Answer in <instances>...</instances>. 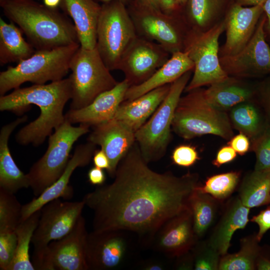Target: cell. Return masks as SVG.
I'll return each instance as SVG.
<instances>
[{
	"label": "cell",
	"mask_w": 270,
	"mask_h": 270,
	"mask_svg": "<svg viewBox=\"0 0 270 270\" xmlns=\"http://www.w3.org/2000/svg\"><path fill=\"white\" fill-rule=\"evenodd\" d=\"M114 182L82 200L94 213L93 230L130 231L153 238L168 220L189 207L197 174L180 176L152 170L136 142L119 162Z\"/></svg>",
	"instance_id": "cell-1"
},
{
	"label": "cell",
	"mask_w": 270,
	"mask_h": 270,
	"mask_svg": "<svg viewBox=\"0 0 270 270\" xmlns=\"http://www.w3.org/2000/svg\"><path fill=\"white\" fill-rule=\"evenodd\" d=\"M72 94L69 77L48 84L20 87L8 94L0 96V110L22 114L30 109L31 104L39 106V116L20 129L16 136L18 144L36 146L64 122V109L71 99Z\"/></svg>",
	"instance_id": "cell-2"
},
{
	"label": "cell",
	"mask_w": 270,
	"mask_h": 270,
	"mask_svg": "<svg viewBox=\"0 0 270 270\" xmlns=\"http://www.w3.org/2000/svg\"><path fill=\"white\" fill-rule=\"evenodd\" d=\"M0 6L5 16L18 26L36 50L80 44L74 24L57 8L34 0H8Z\"/></svg>",
	"instance_id": "cell-3"
},
{
	"label": "cell",
	"mask_w": 270,
	"mask_h": 270,
	"mask_svg": "<svg viewBox=\"0 0 270 270\" xmlns=\"http://www.w3.org/2000/svg\"><path fill=\"white\" fill-rule=\"evenodd\" d=\"M186 92L180 97L176 106L172 130L184 140L214 134L230 140L234 132L226 112L212 105L202 87Z\"/></svg>",
	"instance_id": "cell-4"
},
{
	"label": "cell",
	"mask_w": 270,
	"mask_h": 270,
	"mask_svg": "<svg viewBox=\"0 0 270 270\" xmlns=\"http://www.w3.org/2000/svg\"><path fill=\"white\" fill-rule=\"evenodd\" d=\"M75 44L48 50H36L28 58L0 72V96L26 82L36 84L61 80L70 70L72 56L80 47Z\"/></svg>",
	"instance_id": "cell-5"
},
{
	"label": "cell",
	"mask_w": 270,
	"mask_h": 270,
	"mask_svg": "<svg viewBox=\"0 0 270 270\" xmlns=\"http://www.w3.org/2000/svg\"><path fill=\"white\" fill-rule=\"evenodd\" d=\"M192 71L170 84L169 92L154 113L135 132L136 142L148 164L161 159L170 142L175 110L182 94L190 80Z\"/></svg>",
	"instance_id": "cell-6"
},
{
	"label": "cell",
	"mask_w": 270,
	"mask_h": 270,
	"mask_svg": "<svg viewBox=\"0 0 270 270\" xmlns=\"http://www.w3.org/2000/svg\"><path fill=\"white\" fill-rule=\"evenodd\" d=\"M137 36L124 3L112 0L102 4L97 25L96 47L110 70H118L123 54Z\"/></svg>",
	"instance_id": "cell-7"
},
{
	"label": "cell",
	"mask_w": 270,
	"mask_h": 270,
	"mask_svg": "<svg viewBox=\"0 0 270 270\" xmlns=\"http://www.w3.org/2000/svg\"><path fill=\"white\" fill-rule=\"evenodd\" d=\"M90 126H74L66 118L48 138L44 154L30 168L27 175L30 187L36 196L40 194L62 174L70 158L74 142L90 132Z\"/></svg>",
	"instance_id": "cell-8"
},
{
	"label": "cell",
	"mask_w": 270,
	"mask_h": 270,
	"mask_svg": "<svg viewBox=\"0 0 270 270\" xmlns=\"http://www.w3.org/2000/svg\"><path fill=\"white\" fill-rule=\"evenodd\" d=\"M127 8L138 36L156 42L170 54L183 50L190 28L182 10L167 14L134 0Z\"/></svg>",
	"instance_id": "cell-9"
},
{
	"label": "cell",
	"mask_w": 270,
	"mask_h": 270,
	"mask_svg": "<svg viewBox=\"0 0 270 270\" xmlns=\"http://www.w3.org/2000/svg\"><path fill=\"white\" fill-rule=\"evenodd\" d=\"M72 94L70 109L78 110L90 104L98 96L118 83L100 57L96 48L80 47L70 63Z\"/></svg>",
	"instance_id": "cell-10"
},
{
	"label": "cell",
	"mask_w": 270,
	"mask_h": 270,
	"mask_svg": "<svg viewBox=\"0 0 270 270\" xmlns=\"http://www.w3.org/2000/svg\"><path fill=\"white\" fill-rule=\"evenodd\" d=\"M224 19L208 30L190 29L184 45L185 52L194 64V74L184 92L211 85L228 76L221 66L219 56V38L225 31Z\"/></svg>",
	"instance_id": "cell-11"
},
{
	"label": "cell",
	"mask_w": 270,
	"mask_h": 270,
	"mask_svg": "<svg viewBox=\"0 0 270 270\" xmlns=\"http://www.w3.org/2000/svg\"><path fill=\"white\" fill-rule=\"evenodd\" d=\"M85 206L79 202L54 199L42 207L38 224L32 239V262L44 260L49 254L48 244L68 234L82 215Z\"/></svg>",
	"instance_id": "cell-12"
},
{
	"label": "cell",
	"mask_w": 270,
	"mask_h": 270,
	"mask_svg": "<svg viewBox=\"0 0 270 270\" xmlns=\"http://www.w3.org/2000/svg\"><path fill=\"white\" fill-rule=\"evenodd\" d=\"M266 20L264 12L251 39L240 52L220 56L221 66L228 76L246 78L270 74V46L264 32Z\"/></svg>",
	"instance_id": "cell-13"
},
{
	"label": "cell",
	"mask_w": 270,
	"mask_h": 270,
	"mask_svg": "<svg viewBox=\"0 0 270 270\" xmlns=\"http://www.w3.org/2000/svg\"><path fill=\"white\" fill-rule=\"evenodd\" d=\"M170 54L158 44L138 36L123 54L118 70L130 86L138 85L164 65Z\"/></svg>",
	"instance_id": "cell-14"
},
{
	"label": "cell",
	"mask_w": 270,
	"mask_h": 270,
	"mask_svg": "<svg viewBox=\"0 0 270 270\" xmlns=\"http://www.w3.org/2000/svg\"><path fill=\"white\" fill-rule=\"evenodd\" d=\"M124 232L93 230L88 233L86 246L88 270H111L122 262L128 248V242Z\"/></svg>",
	"instance_id": "cell-15"
},
{
	"label": "cell",
	"mask_w": 270,
	"mask_h": 270,
	"mask_svg": "<svg viewBox=\"0 0 270 270\" xmlns=\"http://www.w3.org/2000/svg\"><path fill=\"white\" fill-rule=\"evenodd\" d=\"M264 2L248 7L234 2L230 6L224 18L226 40L220 48V56L234 55L248 44L264 14Z\"/></svg>",
	"instance_id": "cell-16"
},
{
	"label": "cell",
	"mask_w": 270,
	"mask_h": 270,
	"mask_svg": "<svg viewBox=\"0 0 270 270\" xmlns=\"http://www.w3.org/2000/svg\"><path fill=\"white\" fill-rule=\"evenodd\" d=\"M92 126L88 142L100 146L106 154L110 163L108 172L114 178L119 162L136 142L135 132L114 118Z\"/></svg>",
	"instance_id": "cell-17"
},
{
	"label": "cell",
	"mask_w": 270,
	"mask_h": 270,
	"mask_svg": "<svg viewBox=\"0 0 270 270\" xmlns=\"http://www.w3.org/2000/svg\"><path fill=\"white\" fill-rule=\"evenodd\" d=\"M96 146L89 142L77 146L60 177L38 196L22 205L21 221L26 220L54 199L60 198L65 200L72 198L74 190L69 184L70 178L76 168L84 166L90 163L96 150Z\"/></svg>",
	"instance_id": "cell-18"
},
{
	"label": "cell",
	"mask_w": 270,
	"mask_h": 270,
	"mask_svg": "<svg viewBox=\"0 0 270 270\" xmlns=\"http://www.w3.org/2000/svg\"><path fill=\"white\" fill-rule=\"evenodd\" d=\"M154 237L156 248L168 256L178 257L191 250L198 238L194 231L190 208L166 221Z\"/></svg>",
	"instance_id": "cell-19"
},
{
	"label": "cell",
	"mask_w": 270,
	"mask_h": 270,
	"mask_svg": "<svg viewBox=\"0 0 270 270\" xmlns=\"http://www.w3.org/2000/svg\"><path fill=\"white\" fill-rule=\"evenodd\" d=\"M88 234L86 220L82 215L68 234L49 244L55 270H88L86 262Z\"/></svg>",
	"instance_id": "cell-20"
},
{
	"label": "cell",
	"mask_w": 270,
	"mask_h": 270,
	"mask_svg": "<svg viewBox=\"0 0 270 270\" xmlns=\"http://www.w3.org/2000/svg\"><path fill=\"white\" fill-rule=\"evenodd\" d=\"M130 86L128 80L124 78L112 88L100 94L86 106L70 109L65 118L72 124L78 123L90 126L112 120L124 101Z\"/></svg>",
	"instance_id": "cell-21"
},
{
	"label": "cell",
	"mask_w": 270,
	"mask_h": 270,
	"mask_svg": "<svg viewBox=\"0 0 270 270\" xmlns=\"http://www.w3.org/2000/svg\"><path fill=\"white\" fill-rule=\"evenodd\" d=\"M60 7L72 20L80 47L86 50L96 48L102 5L94 0H61Z\"/></svg>",
	"instance_id": "cell-22"
},
{
	"label": "cell",
	"mask_w": 270,
	"mask_h": 270,
	"mask_svg": "<svg viewBox=\"0 0 270 270\" xmlns=\"http://www.w3.org/2000/svg\"><path fill=\"white\" fill-rule=\"evenodd\" d=\"M194 68L193 62L185 52H175L147 80L140 84L130 86L126 92L124 101L133 100L156 88L170 84Z\"/></svg>",
	"instance_id": "cell-23"
},
{
	"label": "cell",
	"mask_w": 270,
	"mask_h": 270,
	"mask_svg": "<svg viewBox=\"0 0 270 270\" xmlns=\"http://www.w3.org/2000/svg\"><path fill=\"white\" fill-rule=\"evenodd\" d=\"M170 84L156 88L133 100L124 101L114 118L122 121L136 132L150 118L166 96Z\"/></svg>",
	"instance_id": "cell-24"
},
{
	"label": "cell",
	"mask_w": 270,
	"mask_h": 270,
	"mask_svg": "<svg viewBox=\"0 0 270 270\" xmlns=\"http://www.w3.org/2000/svg\"><path fill=\"white\" fill-rule=\"evenodd\" d=\"M256 83L244 78L228 76L226 79L210 85L204 89L208 101L214 107L225 112L243 102L254 99Z\"/></svg>",
	"instance_id": "cell-25"
},
{
	"label": "cell",
	"mask_w": 270,
	"mask_h": 270,
	"mask_svg": "<svg viewBox=\"0 0 270 270\" xmlns=\"http://www.w3.org/2000/svg\"><path fill=\"white\" fill-rule=\"evenodd\" d=\"M27 116L18 118L4 126L0 132V188L15 194L30 187L27 174H24L14 162L8 145L11 134L20 124L27 120Z\"/></svg>",
	"instance_id": "cell-26"
},
{
	"label": "cell",
	"mask_w": 270,
	"mask_h": 270,
	"mask_svg": "<svg viewBox=\"0 0 270 270\" xmlns=\"http://www.w3.org/2000/svg\"><path fill=\"white\" fill-rule=\"evenodd\" d=\"M234 0H186L182 9L190 29L204 32L223 20Z\"/></svg>",
	"instance_id": "cell-27"
},
{
	"label": "cell",
	"mask_w": 270,
	"mask_h": 270,
	"mask_svg": "<svg viewBox=\"0 0 270 270\" xmlns=\"http://www.w3.org/2000/svg\"><path fill=\"white\" fill-rule=\"evenodd\" d=\"M250 210V208L244 206L239 198L228 204L208 240L222 256L227 254L234 232L247 224Z\"/></svg>",
	"instance_id": "cell-28"
},
{
	"label": "cell",
	"mask_w": 270,
	"mask_h": 270,
	"mask_svg": "<svg viewBox=\"0 0 270 270\" xmlns=\"http://www.w3.org/2000/svg\"><path fill=\"white\" fill-rule=\"evenodd\" d=\"M230 110L228 116L232 128L246 136L250 142L260 136L268 126L255 98L239 103Z\"/></svg>",
	"instance_id": "cell-29"
},
{
	"label": "cell",
	"mask_w": 270,
	"mask_h": 270,
	"mask_svg": "<svg viewBox=\"0 0 270 270\" xmlns=\"http://www.w3.org/2000/svg\"><path fill=\"white\" fill-rule=\"evenodd\" d=\"M35 51L34 47L25 40L22 31L14 23L6 22L0 18V66L19 62L30 57Z\"/></svg>",
	"instance_id": "cell-30"
},
{
	"label": "cell",
	"mask_w": 270,
	"mask_h": 270,
	"mask_svg": "<svg viewBox=\"0 0 270 270\" xmlns=\"http://www.w3.org/2000/svg\"><path fill=\"white\" fill-rule=\"evenodd\" d=\"M242 204L249 208L270 204V170H254L246 175L239 190Z\"/></svg>",
	"instance_id": "cell-31"
},
{
	"label": "cell",
	"mask_w": 270,
	"mask_h": 270,
	"mask_svg": "<svg viewBox=\"0 0 270 270\" xmlns=\"http://www.w3.org/2000/svg\"><path fill=\"white\" fill-rule=\"evenodd\" d=\"M40 215V210L21 221L16 227V247L9 270H35L30 260L29 249Z\"/></svg>",
	"instance_id": "cell-32"
},
{
	"label": "cell",
	"mask_w": 270,
	"mask_h": 270,
	"mask_svg": "<svg viewBox=\"0 0 270 270\" xmlns=\"http://www.w3.org/2000/svg\"><path fill=\"white\" fill-rule=\"evenodd\" d=\"M219 202L211 195L196 190L189 201L194 229L198 238L202 236L213 224Z\"/></svg>",
	"instance_id": "cell-33"
},
{
	"label": "cell",
	"mask_w": 270,
	"mask_h": 270,
	"mask_svg": "<svg viewBox=\"0 0 270 270\" xmlns=\"http://www.w3.org/2000/svg\"><path fill=\"white\" fill-rule=\"evenodd\" d=\"M259 242L256 236L245 237L240 240V248L234 254L221 256L218 270H253L256 269V262L260 255Z\"/></svg>",
	"instance_id": "cell-34"
},
{
	"label": "cell",
	"mask_w": 270,
	"mask_h": 270,
	"mask_svg": "<svg viewBox=\"0 0 270 270\" xmlns=\"http://www.w3.org/2000/svg\"><path fill=\"white\" fill-rule=\"evenodd\" d=\"M240 172H230L212 176L204 184H200L196 190L208 194L219 202L227 198L234 192L240 180Z\"/></svg>",
	"instance_id": "cell-35"
},
{
	"label": "cell",
	"mask_w": 270,
	"mask_h": 270,
	"mask_svg": "<svg viewBox=\"0 0 270 270\" xmlns=\"http://www.w3.org/2000/svg\"><path fill=\"white\" fill-rule=\"evenodd\" d=\"M22 206L14 194L0 188V233L15 232L21 222Z\"/></svg>",
	"instance_id": "cell-36"
},
{
	"label": "cell",
	"mask_w": 270,
	"mask_h": 270,
	"mask_svg": "<svg viewBox=\"0 0 270 270\" xmlns=\"http://www.w3.org/2000/svg\"><path fill=\"white\" fill-rule=\"evenodd\" d=\"M196 270H217L222 256L208 242H197L192 248Z\"/></svg>",
	"instance_id": "cell-37"
},
{
	"label": "cell",
	"mask_w": 270,
	"mask_h": 270,
	"mask_svg": "<svg viewBox=\"0 0 270 270\" xmlns=\"http://www.w3.org/2000/svg\"><path fill=\"white\" fill-rule=\"evenodd\" d=\"M250 150L256 154L254 170H270V126L251 142Z\"/></svg>",
	"instance_id": "cell-38"
},
{
	"label": "cell",
	"mask_w": 270,
	"mask_h": 270,
	"mask_svg": "<svg viewBox=\"0 0 270 270\" xmlns=\"http://www.w3.org/2000/svg\"><path fill=\"white\" fill-rule=\"evenodd\" d=\"M17 244L16 232L0 233V269L9 270Z\"/></svg>",
	"instance_id": "cell-39"
},
{
	"label": "cell",
	"mask_w": 270,
	"mask_h": 270,
	"mask_svg": "<svg viewBox=\"0 0 270 270\" xmlns=\"http://www.w3.org/2000/svg\"><path fill=\"white\" fill-rule=\"evenodd\" d=\"M174 164L183 167H189L200 160L198 152L195 147L182 144L175 148L172 154Z\"/></svg>",
	"instance_id": "cell-40"
},
{
	"label": "cell",
	"mask_w": 270,
	"mask_h": 270,
	"mask_svg": "<svg viewBox=\"0 0 270 270\" xmlns=\"http://www.w3.org/2000/svg\"><path fill=\"white\" fill-rule=\"evenodd\" d=\"M254 98L262 110L268 125L270 126V74L256 83Z\"/></svg>",
	"instance_id": "cell-41"
},
{
	"label": "cell",
	"mask_w": 270,
	"mask_h": 270,
	"mask_svg": "<svg viewBox=\"0 0 270 270\" xmlns=\"http://www.w3.org/2000/svg\"><path fill=\"white\" fill-rule=\"evenodd\" d=\"M250 221L256 223L258 226L259 230L256 237L260 242L264 234L270 229V206L253 216Z\"/></svg>",
	"instance_id": "cell-42"
},
{
	"label": "cell",
	"mask_w": 270,
	"mask_h": 270,
	"mask_svg": "<svg viewBox=\"0 0 270 270\" xmlns=\"http://www.w3.org/2000/svg\"><path fill=\"white\" fill-rule=\"evenodd\" d=\"M228 144L230 146L236 153L244 155L250 149L251 142L245 134L240 133L234 136L228 141Z\"/></svg>",
	"instance_id": "cell-43"
},
{
	"label": "cell",
	"mask_w": 270,
	"mask_h": 270,
	"mask_svg": "<svg viewBox=\"0 0 270 270\" xmlns=\"http://www.w3.org/2000/svg\"><path fill=\"white\" fill-rule=\"evenodd\" d=\"M237 156L236 152L230 146H224L217 152L212 164L218 168L222 165L232 161Z\"/></svg>",
	"instance_id": "cell-44"
},
{
	"label": "cell",
	"mask_w": 270,
	"mask_h": 270,
	"mask_svg": "<svg viewBox=\"0 0 270 270\" xmlns=\"http://www.w3.org/2000/svg\"><path fill=\"white\" fill-rule=\"evenodd\" d=\"M88 177L91 184L98 186L102 185L106 178L104 170L96 166L88 170Z\"/></svg>",
	"instance_id": "cell-45"
},
{
	"label": "cell",
	"mask_w": 270,
	"mask_h": 270,
	"mask_svg": "<svg viewBox=\"0 0 270 270\" xmlns=\"http://www.w3.org/2000/svg\"><path fill=\"white\" fill-rule=\"evenodd\" d=\"M92 160L94 166L102 169L106 170L107 172L110 168V163L106 154L100 148L96 150Z\"/></svg>",
	"instance_id": "cell-46"
},
{
	"label": "cell",
	"mask_w": 270,
	"mask_h": 270,
	"mask_svg": "<svg viewBox=\"0 0 270 270\" xmlns=\"http://www.w3.org/2000/svg\"><path fill=\"white\" fill-rule=\"evenodd\" d=\"M178 260L176 267L180 270H191L194 268V258L190 250L177 257Z\"/></svg>",
	"instance_id": "cell-47"
},
{
	"label": "cell",
	"mask_w": 270,
	"mask_h": 270,
	"mask_svg": "<svg viewBox=\"0 0 270 270\" xmlns=\"http://www.w3.org/2000/svg\"><path fill=\"white\" fill-rule=\"evenodd\" d=\"M159 2L161 10L167 14L182 10L176 6L174 0H159Z\"/></svg>",
	"instance_id": "cell-48"
},
{
	"label": "cell",
	"mask_w": 270,
	"mask_h": 270,
	"mask_svg": "<svg viewBox=\"0 0 270 270\" xmlns=\"http://www.w3.org/2000/svg\"><path fill=\"white\" fill-rule=\"evenodd\" d=\"M264 12L266 20L264 24V32L266 38H270V0H266L263 6Z\"/></svg>",
	"instance_id": "cell-49"
},
{
	"label": "cell",
	"mask_w": 270,
	"mask_h": 270,
	"mask_svg": "<svg viewBox=\"0 0 270 270\" xmlns=\"http://www.w3.org/2000/svg\"><path fill=\"white\" fill-rule=\"evenodd\" d=\"M256 269L259 270H270V260L260 255L256 260Z\"/></svg>",
	"instance_id": "cell-50"
},
{
	"label": "cell",
	"mask_w": 270,
	"mask_h": 270,
	"mask_svg": "<svg viewBox=\"0 0 270 270\" xmlns=\"http://www.w3.org/2000/svg\"><path fill=\"white\" fill-rule=\"evenodd\" d=\"M142 268L147 270H164V264L156 261H148L144 262Z\"/></svg>",
	"instance_id": "cell-51"
},
{
	"label": "cell",
	"mask_w": 270,
	"mask_h": 270,
	"mask_svg": "<svg viewBox=\"0 0 270 270\" xmlns=\"http://www.w3.org/2000/svg\"><path fill=\"white\" fill-rule=\"evenodd\" d=\"M266 0H234V2L243 6H252L264 2Z\"/></svg>",
	"instance_id": "cell-52"
},
{
	"label": "cell",
	"mask_w": 270,
	"mask_h": 270,
	"mask_svg": "<svg viewBox=\"0 0 270 270\" xmlns=\"http://www.w3.org/2000/svg\"><path fill=\"white\" fill-rule=\"evenodd\" d=\"M142 4L156 8L160 9L159 0H134ZM161 10V9H160Z\"/></svg>",
	"instance_id": "cell-53"
},
{
	"label": "cell",
	"mask_w": 270,
	"mask_h": 270,
	"mask_svg": "<svg viewBox=\"0 0 270 270\" xmlns=\"http://www.w3.org/2000/svg\"><path fill=\"white\" fill-rule=\"evenodd\" d=\"M44 4L50 8H57L60 6L61 0H42Z\"/></svg>",
	"instance_id": "cell-54"
},
{
	"label": "cell",
	"mask_w": 270,
	"mask_h": 270,
	"mask_svg": "<svg viewBox=\"0 0 270 270\" xmlns=\"http://www.w3.org/2000/svg\"><path fill=\"white\" fill-rule=\"evenodd\" d=\"M174 1L176 6L178 8L182 9L186 2V0H174Z\"/></svg>",
	"instance_id": "cell-55"
},
{
	"label": "cell",
	"mask_w": 270,
	"mask_h": 270,
	"mask_svg": "<svg viewBox=\"0 0 270 270\" xmlns=\"http://www.w3.org/2000/svg\"><path fill=\"white\" fill-rule=\"evenodd\" d=\"M103 3L107 2L112 0H98ZM128 6L133 0H120Z\"/></svg>",
	"instance_id": "cell-56"
},
{
	"label": "cell",
	"mask_w": 270,
	"mask_h": 270,
	"mask_svg": "<svg viewBox=\"0 0 270 270\" xmlns=\"http://www.w3.org/2000/svg\"><path fill=\"white\" fill-rule=\"evenodd\" d=\"M8 0H0V3L3 2Z\"/></svg>",
	"instance_id": "cell-57"
},
{
	"label": "cell",
	"mask_w": 270,
	"mask_h": 270,
	"mask_svg": "<svg viewBox=\"0 0 270 270\" xmlns=\"http://www.w3.org/2000/svg\"></svg>",
	"instance_id": "cell-58"
}]
</instances>
